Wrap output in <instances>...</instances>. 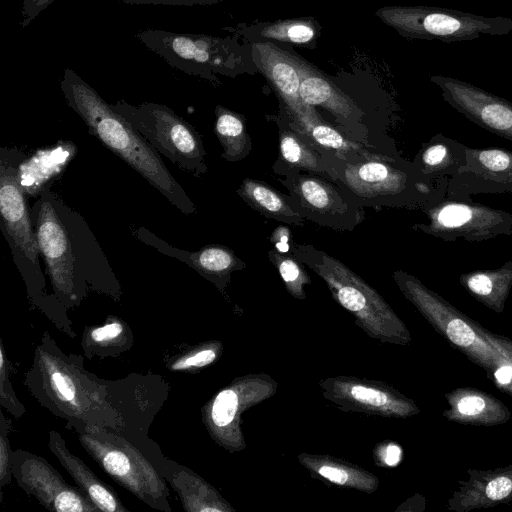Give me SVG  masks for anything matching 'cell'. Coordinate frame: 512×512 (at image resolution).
Here are the masks:
<instances>
[{"mask_svg": "<svg viewBox=\"0 0 512 512\" xmlns=\"http://www.w3.org/2000/svg\"><path fill=\"white\" fill-rule=\"evenodd\" d=\"M24 384L77 434L107 428L135 446L148 439V427L169 394V384L157 375L101 379L85 369L82 357L66 355L49 334L37 345Z\"/></svg>", "mask_w": 512, "mask_h": 512, "instance_id": "6da1fadb", "label": "cell"}, {"mask_svg": "<svg viewBox=\"0 0 512 512\" xmlns=\"http://www.w3.org/2000/svg\"><path fill=\"white\" fill-rule=\"evenodd\" d=\"M46 186L31 207V219L56 297L72 307L89 290L118 298L119 283L82 216Z\"/></svg>", "mask_w": 512, "mask_h": 512, "instance_id": "7a4b0ae2", "label": "cell"}, {"mask_svg": "<svg viewBox=\"0 0 512 512\" xmlns=\"http://www.w3.org/2000/svg\"><path fill=\"white\" fill-rule=\"evenodd\" d=\"M60 87L68 106L81 117L91 135L136 170L181 212H196L194 203L152 145L94 88L69 68L64 70Z\"/></svg>", "mask_w": 512, "mask_h": 512, "instance_id": "3957f363", "label": "cell"}, {"mask_svg": "<svg viewBox=\"0 0 512 512\" xmlns=\"http://www.w3.org/2000/svg\"><path fill=\"white\" fill-rule=\"evenodd\" d=\"M333 169L336 183L364 207L422 210L446 196L448 179L433 182L412 161L398 155L372 153L338 156L321 152Z\"/></svg>", "mask_w": 512, "mask_h": 512, "instance_id": "277c9868", "label": "cell"}, {"mask_svg": "<svg viewBox=\"0 0 512 512\" xmlns=\"http://www.w3.org/2000/svg\"><path fill=\"white\" fill-rule=\"evenodd\" d=\"M291 252L327 285L334 300L355 318L370 338L382 344L409 345L411 334L384 298L349 267L312 244H290Z\"/></svg>", "mask_w": 512, "mask_h": 512, "instance_id": "5b68a950", "label": "cell"}, {"mask_svg": "<svg viewBox=\"0 0 512 512\" xmlns=\"http://www.w3.org/2000/svg\"><path fill=\"white\" fill-rule=\"evenodd\" d=\"M135 37L171 67L207 81L217 83L218 75L235 78L256 74L250 43L236 35L217 37L144 29Z\"/></svg>", "mask_w": 512, "mask_h": 512, "instance_id": "8992f818", "label": "cell"}, {"mask_svg": "<svg viewBox=\"0 0 512 512\" xmlns=\"http://www.w3.org/2000/svg\"><path fill=\"white\" fill-rule=\"evenodd\" d=\"M78 437L84 450L116 483L149 507L172 511L167 481L137 446L107 428L91 429Z\"/></svg>", "mask_w": 512, "mask_h": 512, "instance_id": "52a82bcc", "label": "cell"}, {"mask_svg": "<svg viewBox=\"0 0 512 512\" xmlns=\"http://www.w3.org/2000/svg\"><path fill=\"white\" fill-rule=\"evenodd\" d=\"M403 296L455 349L490 373L507 359L483 335L480 325L467 317L417 277L403 270L392 274Z\"/></svg>", "mask_w": 512, "mask_h": 512, "instance_id": "ba28073f", "label": "cell"}, {"mask_svg": "<svg viewBox=\"0 0 512 512\" xmlns=\"http://www.w3.org/2000/svg\"><path fill=\"white\" fill-rule=\"evenodd\" d=\"M375 15L407 39L469 41L482 34L503 36L512 32V18L487 17L431 6H384Z\"/></svg>", "mask_w": 512, "mask_h": 512, "instance_id": "9c48e42d", "label": "cell"}, {"mask_svg": "<svg viewBox=\"0 0 512 512\" xmlns=\"http://www.w3.org/2000/svg\"><path fill=\"white\" fill-rule=\"evenodd\" d=\"M111 107L173 164L195 176L207 172L201 136L171 108L151 102L132 105L124 100Z\"/></svg>", "mask_w": 512, "mask_h": 512, "instance_id": "30bf717a", "label": "cell"}, {"mask_svg": "<svg viewBox=\"0 0 512 512\" xmlns=\"http://www.w3.org/2000/svg\"><path fill=\"white\" fill-rule=\"evenodd\" d=\"M281 45L299 71L302 102L326 110L334 117L336 126L353 140L372 151L387 154L369 129L368 112L360 98L355 96L346 74L328 75L299 55L291 46Z\"/></svg>", "mask_w": 512, "mask_h": 512, "instance_id": "8fae6325", "label": "cell"}, {"mask_svg": "<svg viewBox=\"0 0 512 512\" xmlns=\"http://www.w3.org/2000/svg\"><path fill=\"white\" fill-rule=\"evenodd\" d=\"M421 211L428 222L416 223L411 228L447 242H481L512 236L511 213L474 202L471 198L445 196Z\"/></svg>", "mask_w": 512, "mask_h": 512, "instance_id": "7c38bea8", "label": "cell"}, {"mask_svg": "<svg viewBox=\"0 0 512 512\" xmlns=\"http://www.w3.org/2000/svg\"><path fill=\"white\" fill-rule=\"evenodd\" d=\"M279 182L305 220L338 231H352L364 220L365 207L332 180L307 172H291Z\"/></svg>", "mask_w": 512, "mask_h": 512, "instance_id": "4fadbf2b", "label": "cell"}, {"mask_svg": "<svg viewBox=\"0 0 512 512\" xmlns=\"http://www.w3.org/2000/svg\"><path fill=\"white\" fill-rule=\"evenodd\" d=\"M278 384L267 374L235 378L201 409L202 422L213 441L228 452L246 447L242 414L276 393Z\"/></svg>", "mask_w": 512, "mask_h": 512, "instance_id": "5bb4252c", "label": "cell"}, {"mask_svg": "<svg viewBox=\"0 0 512 512\" xmlns=\"http://www.w3.org/2000/svg\"><path fill=\"white\" fill-rule=\"evenodd\" d=\"M25 158L18 148L0 149V212L3 231L10 246L41 273L40 249L19 176V166Z\"/></svg>", "mask_w": 512, "mask_h": 512, "instance_id": "9a60e30c", "label": "cell"}, {"mask_svg": "<svg viewBox=\"0 0 512 512\" xmlns=\"http://www.w3.org/2000/svg\"><path fill=\"white\" fill-rule=\"evenodd\" d=\"M319 387L325 399L346 412L391 418H408L420 412L412 399L381 381L334 376L320 380Z\"/></svg>", "mask_w": 512, "mask_h": 512, "instance_id": "2e32d148", "label": "cell"}, {"mask_svg": "<svg viewBox=\"0 0 512 512\" xmlns=\"http://www.w3.org/2000/svg\"><path fill=\"white\" fill-rule=\"evenodd\" d=\"M11 470L21 489L50 511H100L79 487L69 485L41 456L17 449L12 454Z\"/></svg>", "mask_w": 512, "mask_h": 512, "instance_id": "e0dca14e", "label": "cell"}, {"mask_svg": "<svg viewBox=\"0 0 512 512\" xmlns=\"http://www.w3.org/2000/svg\"><path fill=\"white\" fill-rule=\"evenodd\" d=\"M430 80L439 87L444 101L464 117L512 141V102L451 76L432 75Z\"/></svg>", "mask_w": 512, "mask_h": 512, "instance_id": "ac0fdd59", "label": "cell"}, {"mask_svg": "<svg viewBox=\"0 0 512 512\" xmlns=\"http://www.w3.org/2000/svg\"><path fill=\"white\" fill-rule=\"evenodd\" d=\"M512 192V151L499 147L467 148L466 164L448 179L446 197Z\"/></svg>", "mask_w": 512, "mask_h": 512, "instance_id": "d6986e66", "label": "cell"}, {"mask_svg": "<svg viewBox=\"0 0 512 512\" xmlns=\"http://www.w3.org/2000/svg\"><path fill=\"white\" fill-rule=\"evenodd\" d=\"M135 235L140 241L153 246L161 253L186 263L213 283L223 294L231 282L232 273L246 267V263L236 256L233 250L223 245H207L196 252H188L167 244L146 228L136 229Z\"/></svg>", "mask_w": 512, "mask_h": 512, "instance_id": "ffe728a7", "label": "cell"}, {"mask_svg": "<svg viewBox=\"0 0 512 512\" xmlns=\"http://www.w3.org/2000/svg\"><path fill=\"white\" fill-rule=\"evenodd\" d=\"M467 474L466 480L458 481L447 502L448 510L469 512L512 500V465L492 470L468 469Z\"/></svg>", "mask_w": 512, "mask_h": 512, "instance_id": "44dd1931", "label": "cell"}, {"mask_svg": "<svg viewBox=\"0 0 512 512\" xmlns=\"http://www.w3.org/2000/svg\"><path fill=\"white\" fill-rule=\"evenodd\" d=\"M274 119L279 139V155L272 166L274 173L283 176L291 172H307L336 182L335 173L327 160L291 125L280 104Z\"/></svg>", "mask_w": 512, "mask_h": 512, "instance_id": "7402d4cb", "label": "cell"}, {"mask_svg": "<svg viewBox=\"0 0 512 512\" xmlns=\"http://www.w3.org/2000/svg\"><path fill=\"white\" fill-rule=\"evenodd\" d=\"M254 64L273 88L279 103L288 110L299 107L300 98L299 71L281 44L271 42L250 43Z\"/></svg>", "mask_w": 512, "mask_h": 512, "instance_id": "603a6c76", "label": "cell"}, {"mask_svg": "<svg viewBox=\"0 0 512 512\" xmlns=\"http://www.w3.org/2000/svg\"><path fill=\"white\" fill-rule=\"evenodd\" d=\"M281 106L285 109L291 125L302 133L320 153L331 152L341 157L377 153L350 138L335 124L326 121L313 106L302 103L293 110Z\"/></svg>", "mask_w": 512, "mask_h": 512, "instance_id": "cb8c5ba5", "label": "cell"}, {"mask_svg": "<svg viewBox=\"0 0 512 512\" xmlns=\"http://www.w3.org/2000/svg\"><path fill=\"white\" fill-rule=\"evenodd\" d=\"M244 43L271 42L298 45L314 49L322 32V25L315 17H297L276 21L238 24L225 28Z\"/></svg>", "mask_w": 512, "mask_h": 512, "instance_id": "d4e9b609", "label": "cell"}, {"mask_svg": "<svg viewBox=\"0 0 512 512\" xmlns=\"http://www.w3.org/2000/svg\"><path fill=\"white\" fill-rule=\"evenodd\" d=\"M158 471L177 492L186 512L235 511L213 486L189 468L164 457Z\"/></svg>", "mask_w": 512, "mask_h": 512, "instance_id": "484cf974", "label": "cell"}, {"mask_svg": "<svg viewBox=\"0 0 512 512\" xmlns=\"http://www.w3.org/2000/svg\"><path fill=\"white\" fill-rule=\"evenodd\" d=\"M448 407L443 416L451 422L495 426L510 420L512 414L499 399L482 390L461 387L445 394Z\"/></svg>", "mask_w": 512, "mask_h": 512, "instance_id": "4316f807", "label": "cell"}, {"mask_svg": "<svg viewBox=\"0 0 512 512\" xmlns=\"http://www.w3.org/2000/svg\"><path fill=\"white\" fill-rule=\"evenodd\" d=\"M48 448L74 479L78 487L100 511H128L114 489L100 480L80 458L69 451L65 440L57 431L49 432Z\"/></svg>", "mask_w": 512, "mask_h": 512, "instance_id": "83f0119b", "label": "cell"}, {"mask_svg": "<svg viewBox=\"0 0 512 512\" xmlns=\"http://www.w3.org/2000/svg\"><path fill=\"white\" fill-rule=\"evenodd\" d=\"M468 146L437 133L422 143L412 163L419 173L438 182L454 176L465 164Z\"/></svg>", "mask_w": 512, "mask_h": 512, "instance_id": "f1b7e54d", "label": "cell"}, {"mask_svg": "<svg viewBox=\"0 0 512 512\" xmlns=\"http://www.w3.org/2000/svg\"><path fill=\"white\" fill-rule=\"evenodd\" d=\"M298 460L313 477L340 487L373 493L380 484L378 477L369 471L333 456L301 453Z\"/></svg>", "mask_w": 512, "mask_h": 512, "instance_id": "f546056e", "label": "cell"}, {"mask_svg": "<svg viewBox=\"0 0 512 512\" xmlns=\"http://www.w3.org/2000/svg\"><path fill=\"white\" fill-rule=\"evenodd\" d=\"M236 193L249 207L268 219L296 227L304 225L305 219L294 207L290 196L261 180L244 178Z\"/></svg>", "mask_w": 512, "mask_h": 512, "instance_id": "4dcf8cb0", "label": "cell"}, {"mask_svg": "<svg viewBox=\"0 0 512 512\" xmlns=\"http://www.w3.org/2000/svg\"><path fill=\"white\" fill-rule=\"evenodd\" d=\"M462 287L478 302L501 313L512 288V261L495 269H479L459 277Z\"/></svg>", "mask_w": 512, "mask_h": 512, "instance_id": "1f68e13d", "label": "cell"}, {"mask_svg": "<svg viewBox=\"0 0 512 512\" xmlns=\"http://www.w3.org/2000/svg\"><path fill=\"white\" fill-rule=\"evenodd\" d=\"M215 134L223 148L222 158L237 162L246 158L252 150V140L247 133L243 115L226 107H215Z\"/></svg>", "mask_w": 512, "mask_h": 512, "instance_id": "d6a6232c", "label": "cell"}, {"mask_svg": "<svg viewBox=\"0 0 512 512\" xmlns=\"http://www.w3.org/2000/svg\"><path fill=\"white\" fill-rule=\"evenodd\" d=\"M132 343L129 326L116 317H109L102 325L87 327L82 339V347L90 357L114 356L127 351Z\"/></svg>", "mask_w": 512, "mask_h": 512, "instance_id": "836d02e7", "label": "cell"}, {"mask_svg": "<svg viewBox=\"0 0 512 512\" xmlns=\"http://www.w3.org/2000/svg\"><path fill=\"white\" fill-rule=\"evenodd\" d=\"M75 146L71 142H65L54 149L40 150L34 156L25 158L19 166L20 181H24L33 175L40 178V192L53 182V178L59 174L67 162L73 158Z\"/></svg>", "mask_w": 512, "mask_h": 512, "instance_id": "e575fe53", "label": "cell"}, {"mask_svg": "<svg viewBox=\"0 0 512 512\" xmlns=\"http://www.w3.org/2000/svg\"><path fill=\"white\" fill-rule=\"evenodd\" d=\"M268 258L277 269L288 293L298 300H304V286L311 283L305 265L291 251L276 248L268 250Z\"/></svg>", "mask_w": 512, "mask_h": 512, "instance_id": "d590c367", "label": "cell"}, {"mask_svg": "<svg viewBox=\"0 0 512 512\" xmlns=\"http://www.w3.org/2000/svg\"><path fill=\"white\" fill-rule=\"evenodd\" d=\"M223 346L219 341L199 344L190 351L173 359L167 368L171 371H194L215 362L222 354Z\"/></svg>", "mask_w": 512, "mask_h": 512, "instance_id": "8d00e7d4", "label": "cell"}, {"mask_svg": "<svg viewBox=\"0 0 512 512\" xmlns=\"http://www.w3.org/2000/svg\"><path fill=\"white\" fill-rule=\"evenodd\" d=\"M0 404L12 416L20 418L25 413L24 405L16 397L9 379V362L1 341L0 345Z\"/></svg>", "mask_w": 512, "mask_h": 512, "instance_id": "74e56055", "label": "cell"}, {"mask_svg": "<svg viewBox=\"0 0 512 512\" xmlns=\"http://www.w3.org/2000/svg\"><path fill=\"white\" fill-rule=\"evenodd\" d=\"M11 421L1 414L0 421V487L10 483L13 475L11 470L13 450L9 441Z\"/></svg>", "mask_w": 512, "mask_h": 512, "instance_id": "f35d334b", "label": "cell"}, {"mask_svg": "<svg viewBox=\"0 0 512 512\" xmlns=\"http://www.w3.org/2000/svg\"><path fill=\"white\" fill-rule=\"evenodd\" d=\"M501 391L512 397V364L506 360L487 374Z\"/></svg>", "mask_w": 512, "mask_h": 512, "instance_id": "ab89813d", "label": "cell"}, {"mask_svg": "<svg viewBox=\"0 0 512 512\" xmlns=\"http://www.w3.org/2000/svg\"><path fill=\"white\" fill-rule=\"evenodd\" d=\"M56 0H23L21 7L22 28L30 25L42 11L47 9Z\"/></svg>", "mask_w": 512, "mask_h": 512, "instance_id": "60d3db41", "label": "cell"}, {"mask_svg": "<svg viewBox=\"0 0 512 512\" xmlns=\"http://www.w3.org/2000/svg\"><path fill=\"white\" fill-rule=\"evenodd\" d=\"M129 5H163V6H210L221 0H121Z\"/></svg>", "mask_w": 512, "mask_h": 512, "instance_id": "b9f144b4", "label": "cell"}, {"mask_svg": "<svg viewBox=\"0 0 512 512\" xmlns=\"http://www.w3.org/2000/svg\"><path fill=\"white\" fill-rule=\"evenodd\" d=\"M401 448L395 443L389 442L381 446L375 454L377 465L395 466L401 460Z\"/></svg>", "mask_w": 512, "mask_h": 512, "instance_id": "7bdbcfd3", "label": "cell"}, {"mask_svg": "<svg viewBox=\"0 0 512 512\" xmlns=\"http://www.w3.org/2000/svg\"><path fill=\"white\" fill-rule=\"evenodd\" d=\"M481 332L485 338L504 355L512 364V341L505 336L491 333L480 325Z\"/></svg>", "mask_w": 512, "mask_h": 512, "instance_id": "ee69618b", "label": "cell"}]
</instances>
